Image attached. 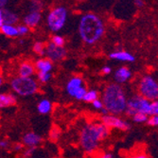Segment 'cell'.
Instances as JSON below:
<instances>
[{
    "label": "cell",
    "instance_id": "6da1fadb",
    "mask_svg": "<svg viewBox=\"0 0 158 158\" xmlns=\"http://www.w3.org/2000/svg\"><path fill=\"white\" fill-rule=\"evenodd\" d=\"M79 31L83 42L92 45L102 37L104 33V25L99 17L93 13H87L81 19Z\"/></svg>",
    "mask_w": 158,
    "mask_h": 158
},
{
    "label": "cell",
    "instance_id": "7a4b0ae2",
    "mask_svg": "<svg viewBox=\"0 0 158 158\" xmlns=\"http://www.w3.org/2000/svg\"><path fill=\"white\" fill-rule=\"evenodd\" d=\"M109 129L102 123H92L86 125L81 133V145L86 152H93L99 142L108 136Z\"/></svg>",
    "mask_w": 158,
    "mask_h": 158
},
{
    "label": "cell",
    "instance_id": "3957f363",
    "mask_svg": "<svg viewBox=\"0 0 158 158\" xmlns=\"http://www.w3.org/2000/svg\"><path fill=\"white\" fill-rule=\"evenodd\" d=\"M102 102L105 111H108L114 116L125 111L127 99L121 86L112 83L105 88Z\"/></svg>",
    "mask_w": 158,
    "mask_h": 158
},
{
    "label": "cell",
    "instance_id": "277c9868",
    "mask_svg": "<svg viewBox=\"0 0 158 158\" xmlns=\"http://www.w3.org/2000/svg\"><path fill=\"white\" fill-rule=\"evenodd\" d=\"M11 87L18 95L27 97L33 95L37 92L38 84L31 78L18 77L11 81Z\"/></svg>",
    "mask_w": 158,
    "mask_h": 158
},
{
    "label": "cell",
    "instance_id": "5b68a950",
    "mask_svg": "<svg viewBox=\"0 0 158 158\" xmlns=\"http://www.w3.org/2000/svg\"><path fill=\"white\" fill-rule=\"evenodd\" d=\"M67 19V10L64 7L53 9L48 16V25L52 31H59L64 27Z\"/></svg>",
    "mask_w": 158,
    "mask_h": 158
},
{
    "label": "cell",
    "instance_id": "8992f818",
    "mask_svg": "<svg viewBox=\"0 0 158 158\" xmlns=\"http://www.w3.org/2000/svg\"><path fill=\"white\" fill-rule=\"evenodd\" d=\"M125 111L129 116H134L136 113H143L149 116L150 102L143 97L135 96L127 102Z\"/></svg>",
    "mask_w": 158,
    "mask_h": 158
},
{
    "label": "cell",
    "instance_id": "52a82bcc",
    "mask_svg": "<svg viewBox=\"0 0 158 158\" xmlns=\"http://www.w3.org/2000/svg\"><path fill=\"white\" fill-rule=\"evenodd\" d=\"M139 90L142 97L150 100H155L158 97V85L155 80L151 76L144 77L139 84Z\"/></svg>",
    "mask_w": 158,
    "mask_h": 158
},
{
    "label": "cell",
    "instance_id": "ba28073f",
    "mask_svg": "<svg viewBox=\"0 0 158 158\" xmlns=\"http://www.w3.org/2000/svg\"><path fill=\"white\" fill-rule=\"evenodd\" d=\"M102 124L109 128H116L122 131H127L130 129V125L128 122L120 119L119 118L114 116V114H104L102 118Z\"/></svg>",
    "mask_w": 158,
    "mask_h": 158
},
{
    "label": "cell",
    "instance_id": "9c48e42d",
    "mask_svg": "<svg viewBox=\"0 0 158 158\" xmlns=\"http://www.w3.org/2000/svg\"><path fill=\"white\" fill-rule=\"evenodd\" d=\"M45 53L47 54L48 58L50 62L63 60L66 56V50L64 49V47H57V46L53 45L52 43H49V44L46 47Z\"/></svg>",
    "mask_w": 158,
    "mask_h": 158
},
{
    "label": "cell",
    "instance_id": "30bf717a",
    "mask_svg": "<svg viewBox=\"0 0 158 158\" xmlns=\"http://www.w3.org/2000/svg\"><path fill=\"white\" fill-rule=\"evenodd\" d=\"M41 20V13L40 11H34L31 10L28 14L25 16L24 18V24L26 27H36Z\"/></svg>",
    "mask_w": 158,
    "mask_h": 158
},
{
    "label": "cell",
    "instance_id": "8fae6325",
    "mask_svg": "<svg viewBox=\"0 0 158 158\" xmlns=\"http://www.w3.org/2000/svg\"><path fill=\"white\" fill-rule=\"evenodd\" d=\"M82 86V80L79 77H75V78H72L67 83L66 85V90H67V93L74 97L75 93L78 91V89H80Z\"/></svg>",
    "mask_w": 158,
    "mask_h": 158
},
{
    "label": "cell",
    "instance_id": "7c38bea8",
    "mask_svg": "<svg viewBox=\"0 0 158 158\" xmlns=\"http://www.w3.org/2000/svg\"><path fill=\"white\" fill-rule=\"evenodd\" d=\"M16 98L11 94H0V109L15 105Z\"/></svg>",
    "mask_w": 158,
    "mask_h": 158
},
{
    "label": "cell",
    "instance_id": "4fadbf2b",
    "mask_svg": "<svg viewBox=\"0 0 158 158\" xmlns=\"http://www.w3.org/2000/svg\"><path fill=\"white\" fill-rule=\"evenodd\" d=\"M2 16H3L4 25L13 26L18 21V16L16 14L7 9H2Z\"/></svg>",
    "mask_w": 158,
    "mask_h": 158
},
{
    "label": "cell",
    "instance_id": "5bb4252c",
    "mask_svg": "<svg viewBox=\"0 0 158 158\" xmlns=\"http://www.w3.org/2000/svg\"><path fill=\"white\" fill-rule=\"evenodd\" d=\"M110 58L114 60H118V61H123V62H134L135 59V57L128 53L127 51H117V52H113L110 54Z\"/></svg>",
    "mask_w": 158,
    "mask_h": 158
},
{
    "label": "cell",
    "instance_id": "9a60e30c",
    "mask_svg": "<svg viewBox=\"0 0 158 158\" xmlns=\"http://www.w3.org/2000/svg\"><path fill=\"white\" fill-rule=\"evenodd\" d=\"M131 71L129 70L127 67H120L116 71V74H114V79L119 83L125 82L131 78Z\"/></svg>",
    "mask_w": 158,
    "mask_h": 158
},
{
    "label": "cell",
    "instance_id": "2e32d148",
    "mask_svg": "<svg viewBox=\"0 0 158 158\" xmlns=\"http://www.w3.org/2000/svg\"><path fill=\"white\" fill-rule=\"evenodd\" d=\"M41 140H42L41 136L34 133H28V134L25 135V136L23 137L24 143L30 147H35L37 144H39L41 142Z\"/></svg>",
    "mask_w": 158,
    "mask_h": 158
},
{
    "label": "cell",
    "instance_id": "e0dca14e",
    "mask_svg": "<svg viewBox=\"0 0 158 158\" xmlns=\"http://www.w3.org/2000/svg\"><path fill=\"white\" fill-rule=\"evenodd\" d=\"M34 73V66H32L30 63H23L19 68L20 77L23 78H31V76Z\"/></svg>",
    "mask_w": 158,
    "mask_h": 158
},
{
    "label": "cell",
    "instance_id": "ac0fdd59",
    "mask_svg": "<svg viewBox=\"0 0 158 158\" xmlns=\"http://www.w3.org/2000/svg\"><path fill=\"white\" fill-rule=\"evenodd\" d=\"M35 66L41 72L49 73L52 69V63L48 59H40L36 62Z\"/></svg>",
    "mask_w": 158,
    "mask_h": 158
},
{
    "label": "cell",
    "instance_id": "d6986e66",
    "mask_svg": "<svg viewBox=\"0 0 158 158\" xmlns=\"http://www.w3.org/2000/svg\"><path fill=\"white\" fill-rule=\"evenodd\" d=\"M0 31H1V32L3 34H5L6 36H9V37H15L18 35L17 28L14 26L3 25L1 27H0Z\"/></svg>",
    "mask_w": 158,
    "mask_h": 158
},
{
    "label": "cell",
    "instance_id": "ffe728a7",
    "mask_svg": "<svg viewBox=\"0 0 158 158\" xmlns=\"http://www.w3.org/2000/svg\"><path fill=\"white\" fill-rule=\"evenodd\" d=\"M51 110V103L48 99H43L38 104V111L41 114H48Z\"/></svg>",
    "mask_w": 158,
    "mask_h": 158
},
{
    "label": "cell",
    "instance_id": "44dd1931",
    "mask_svg": "<svg viewBox=\"0 0 158 158\" xmlns=\"http://www.w3.org/2000/svg\"><path fill=\"white\" fill-rule=\"evenodd\" d=\"M98 92L95 91V90H90L88 92H86L84 97H83V100H85V102H93L94 100L98 99Z\"/></svg>",
    "mask_w": 158,
    "mask_h": 158
},
{
    "label": "cell",
    "instance_id": "7402d4cb",
    "mask_svg": "<svg viewBox=\"0 0 158 158\" xmlns=\"http://www.w3.org/2000/svg\"><path fill=\"white\" fill-rule=\"evenodd\" d=\"M33 50L35 53H37L38 55H44L46 52V47L44 46V44L41 42H36L34 46H33Z\"/></svg>",
    "mask_w": 158,
    "mask_h": 158
},
{
    "label": "cell",
    "instance_id": "603a6c76",
    "mask_svg": "<svg viewBox=\"0 0 158 158\" xmlns=\"http://www.w3.org/2000/svg\"><path fill=\"white\" fill-rule=\"evenodd\" d=\"M133 119L135 122H145L148 120V116L143 113H136L133 116Z\"/></svg>",
    "mask_w": 158,
    "mask_h": 158
},
{
    "label": "cell",
    "instance_id": "cb8c5ba5",
    "mask_svg": "<svg viewBox=\"0 0 158 158\" xmlns=\"http://www.w3.org/2000/svg\"><path fill=\"white\" fill-rule=\"evenodd\" d=\"M60 134H61V131H60V129L58 128V127H53L52 129H51V131H50V135H49V137H50V139L51 140H57L59 138V136H60Z\"/></svg>",
    "mask_w": 158,
    "mask_h": 158
},
{
    "label": "cell",
    "instance_id": "d4e9b609",
    "mask_svg": "<svg viewBox=\"0 0 158 158\" xmlns=\"http://www.w3.org/2000/svg\"><path fill=\"white\" fill-rule=\"evenodd\" d=\"M52 44L57 46V47H64V39L59 35H55L52 37Z\"/></svg>",
    "mask_w": 158,
    "mask_h": 158
},
{
    "label": "cell",
    "instance_id": "484cf974",
    "mask_svg": "<svg viewBox=\"0 0 158 158\" xmlns=\"http://www.w3.org/2000/svg\"><path fill=\"white\" fill-rule=\"evenodd\" d=\"M158 114V103L156 100H153V102H150V114L151 117L152 116H157Z\"/></svg>",
    "mask_w": 158,
    "mask_h": 158
},
{
    "label": "cell",
    "instance_id": "4316f807",
    "mask_svg": "<svg viewBox=\"0 0 158 158\" xmlns=\"http://www.w3.org/2000/svg\"><path fill=\"white\" fill-rule=\"evenodd\" d=\"M51 75L49 73H46V72H41V71H39L38 72V79L39 81H41L42 82H47L49 81Z\"/></svg>",
    "mask_w": 158,
    "mask_h": 158
},
{
    "label": "cell",
    "instance_id": "83f0119b",
    "mask_svg": "<svg viewBox=\"0 0 158 158\" xmlns=\"http://www.w3.org/2000/svg\"><path fill=\"white\" fill-rule=\"evenodd\" d=\"M86 92H87V91H86V88H85L84 86L82 85L80 89H78V91L75 93L74 98H76L77 99H82Z\"/></svg>",
    "mask_w": 158,
    "mask_h": 158
},
{
    "label": "cell",
    "instance_id": "f1b7e54d",
    "mask_svg": "<svg viewBox=\"0 0 158 158\" xmlns=\"http://www.w3.org/2000/svg\"><path fill=\"white\" fill-rule=\"evenodd\" d=\"M17 32H18V35H25L28 32V28L27 27H26L25 25H21V26H18L17 27Z\"/></svg>",
    "mask_w": 158,
    "mask_h": 158
},
{
    "label": "cell",
    "instance_id": "f546056e",
    "mask_svg": "<svg viewBox=\"0 0 158 158\" xmlns=\"http://www.w3.org/2000/svg\"><path fill=\"white\" fill-rule=\"evenodd\" d=\"M148 124L151 126H157L158 125V117L157 116H152L150 118H148Z\"/></svg>",
    "mask_w": 158,
    "mask_h": 158
},
{
    "label": "cell",
    "instance_id": "4dcf8cb0",
    "mask_svg": "<svg viewBox=\"0 0 158 158\" xmlns=\"http://www.w3.org/2000/svg\"><path fill=\"white\" fill-rule=\"evenodd\" d=\"M93 103V106L96 108V109H102L103 108V104H102V102L100 99H96L92 102Z\"/></svg>",
    "mask_w": 158,
    "mask_h": 158
},
{
    "label": "cell",
    "instance_id": "1f68e13d",
    "mask_svg": "<svg viewBox=\"0 0 158 158\" xmlns=\"http://www.w3.org/2000/svg\"><path fill=\"white\" fill-rule=\"evenodd\" d=\"M34 151H35V147H31V148H30V149L27 150V151L25 152L24 155H25L26 157H30L31 155H32V153L34 152Z\"/></svg>",
    "mask_w": 158,
    "mask_h": 158
},
{
    "label": "cell",
    "instance_id": "d6a6232c",
    "mask_svg": "<svg viewBox=\"0 0 158 158\" xmlns=\"http://www.w3.org/2000/svg\"><path fill=\"white\" fill-rule=\"evenodd\" d=\"M102 73L103 74H110L111 73V68L109 66H104L102 68Z\"/></svg>",
    "mask_w": 158,
    "mask_h": 158
},
{
    "label": "cell",
    "instance_id": "836d02e7",
    "mask_svg": "<svg viewBox=\"0 0 158 158\" xmlns=\"http://www.w3.org/2000/svg\"><path fill=\"white\" fill-rule=\"evenodd\" d=\"M7 3H8L7 0H0V9H3Z\"/></svg>",
    "mask_w": 158,
    "mask_h": 158
},
{
    "label": "cell",
    "instance_id": "e575fe53",
    "mask_svg": "<svg viewBox=\"0 0 158 158\" xmlns=\"http://www.w3.org/2000/svg\"><path fill=\"white\" fill-rule=\"evenodd\" d=\"M135 3L138 7H143V6H144V2H143L142 0H136V1H135Z\"/></svg>",
    "mask_w": 158,
    "mask_h": 158
},
{
    "label": "cell",
    "instance_id": "d590c367",
    "mask_svg": "<svg viewBox=\"0 0 158 158\" xmlns=\"http://www.w3.org/2000/svg\"><path fill=\"white\" fill-rule=\"evenodd\" d=\"M23 149V144H20V143H18V144H16L15 146H14V150L15 151H20Z\"/></svg>",
    "mask_w": 158,
    "mask_h": 158
},
{
    "label": "cell",
    "instance_id": "8d00e7d4",
    "mask_svg": "<svg viewBox=\"0 0 158 158\" xmlns=\"http://www.w3.org/2000/svg\"><path fill=\"white\" fill-rule=\"evenodd\" d=\"M8 142L7 141H0V147L1 148H7L8 147Z\"/></svg>",
    "mask_w": 158,
    "mask_h": 158
},
{
    "label": "cell",
    "instance_id": "74e56055",
    "mask_svg": "<svg viewBox=\"0 0 158 158\" xmlns=\"http://www.w3.org/2000/svg\"><path fill=\"white\" fill-rule=\"evenodd\" d=\"M4 25L3 23V16H2V9H0V27Z\"/></svg>",
    "mask_w": 158,
    "mask_h": 158
},
{
    "label": "cell",
    "instance_id": "f35d334b",
    "mask_svg": "<svg viewBox=\"0 0 158 158\" xmlns=\"http://www.w3.org/2000/svg\"><path fill=\"white\" fill-rule=\"evenodd\" d=\"M99 158H113V156H112V154H110V153H105V154H103V155H102Z\"/></svg>",
    "mask_w": 158,
    "mask_h": 158
},
{
    "label": "cell",
    "instance_id": "ab89813d",
    "mask_svg": "<svg viewBox=\"0 0 158 158\" xmlns=\"http://www.w3.org/2000/svg\"><path fill=\"white\" fill-rule=\"evenodd\" d=\"M131 158H147V156L146 155H136V156H134Z\"/></svg>",
    "mask_w": 158,
    "mask_h": 158
},
{
    "label": "cell",
    "instance_id": "60d3db41",
    "mask_svg": "<svg viewBox=\"0 0 158 158\" xmlns=\"http://www.w3.org/2000/svg\"><path fill=\"white\" fill-rule=\"evenodd\" d=\"M1 84H2V79H1V77H0V86H1Z\"/></svg>",
    "mask_w": 158,
    "mask_h": 158
}]
</instances>
